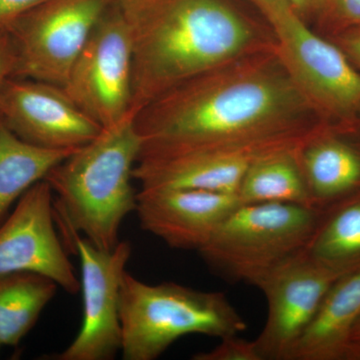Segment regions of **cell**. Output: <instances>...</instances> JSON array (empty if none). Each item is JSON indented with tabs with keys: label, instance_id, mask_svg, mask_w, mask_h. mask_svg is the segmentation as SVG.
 Wrapping results in <instances>:
<instances>
[{
	"label": "cell",
	"instance_id": "277c9868",
	"mask_svg": "<svg viewBox=\"0 0 360 360\" xmlns=\"http://www.w3.org/2000/svg\"><path fill=\"white\" fill-rule=\"evenodd\" d=\"M124 360H155L182 336L238 335L246 322L222 292L149 284L125 272L120 305Z\"/></svg>",
	"mask_w": 360,
	"mask_h": 360
},
{
	"label": "cell",
	"instance_id": "8992f818",
	"mask_svg": "<svg viewBox=\"0 0 360 360\" xmlns=\"http://www.w3.org/2000/svg\"><path fill=\"white\" fill-rule=\"evenodd\" d=\"M269 25L284 68L315 115L328 124L354 117L360 108V73L342 49L312 32L293 11Z\"/></svg>",
	"mask_w": 360,
	"mask_h": 360
},
{
	"label": "cell",
	"instance_id": "484cf974",
	"mask_svg": "<svg viewBox=\"0 0 360 360\" xmlns=\"http://www.w3.org/2000/svg\"><path fill=\"white\" fill-rule=\"evenodd\" d=\"M293 11L307 23L309 18L321 14L324 0H290Z\"/></svg>",
	"mask_w": 360,
	"mask_h": 360
},
{
	"label": "cell",
	"instance_id": "30bf717a",
	"mask_svg": "<svg viewBox=\"0 0 360 360\" xmlns=\"http://www.w3.org/2000/svg\"><path fill=\"white\" fill-rule=\"evenodd\" d=\"M340 278L303 250L262 279L257 288L266 297L269 314L255 340L262 360H290L324 297Z\"/></svg>",
	"mask_w": 360,
	"mask_h": 360
},
{
	"label": "cell",
	"instance_id": "7402d4cb",
	"mask_svg": "<svg viewBox=\"0 0 360 360\" xmlns=\"http://www.w3.org/2000/svg\"><path fill=\"white\" fill-rule=\"evenodd\" d=\"M49 0H0V30Z\"/></svg>",
	"mask_w": 360,
	"mask_h": 360
},
{
	"label": "cell",
	"instance_id": "5b68a950",
	"mask_svg": "<svg viewBox=\"0 0 360 360\" xmlns=\"http://www.w3.org/2000/svg\"><path fill=\"white\" fill-rule=\"evenodd\" d=\"M321 217L314 208L292 203H240L198 252L220 276L257 288L307 248Z\"/></svg>",
	"mask_w": 360,
	"mask_h": 360
},
{
	"label": "cell",
	"instance_id": "6da1fadb",
	"mask_svg": "<svg viewBox=\"0 0 360 360\" xmlns=\"http://www.w3.org/2000/svg\"><path fill=\"white\" fill-rule=\"evenodd\" d=\"M141 153L198 148L298 149L330 125L293 84L276 44L168 90L135 116Z\"/></svg>",
	"mask_w": 360,
	"mask_h": 360
},
{
	"label": "cell",
	"instance_id": "ba28073f",
	"mask_svg": "<svg viewBox=\"0 0 360 360\" xmlns=\"http://www.w3.org/2000/svg\"><path fill=\"white\" fill-rule=\"evenodd\" d=\"M132 80L131 37L115 0L92 30L63 89L103 129L136 112Z\"/></svg>",
	"mask_w": 360,
	"mask_h": 360
},
{
	"label": "cell",
	"instance_id": "cb8c5ba5",
	"mask_svg": "<svg viewBox=\"0 0 360 360\" xmlns=\"http://www.w3.org/2000/svg\"><path fill=\"white\" fill-rule=\"evenodd\" d=\"M338 41L349 60L360 68V26L343 30L338 35Z\"/></svg>",
	"mask_w": 360,
	"mask_h": 360
},
{
	"label": "cell",
	"instance_id": "9c48e42d",
	"mask_svg": "<svg viewBox=\"0 0 360 360\" xmlns=\"http://www.w3.org/2000/svg\"><path fill=\"white\" fill-rule=\"evenodd\" d=\"M82 266L80 290L84 300L82 328L56 360H111L122 350L120 291L131 245L120 241L111 250H101L82 234L65 232Z\"/></svg>",
	"mask_w": 360,
	"mask_h": 360
},
{
	"label": "cell",
	"instance_id": "8fae6325",
	"mask_svg": "<svg viewBox=\"0 0 360 360\" xmlns=\"http://www.w3.org/2000/svg\"><path fill=\"white\" fill-rule=\"evenodd\" d=\"M53 193L45 180L30 187L0 225V277L33 272L70 295L80 281L56 231Z\"/></svg>",
	"mask_w": 360,
	"mask_h": 360
},
{
	"label": "cell",
	"instance_id": "5bb4252c",
	"mask_svg": "<svg viewBox=\"0 0 360 360\" xmlns=\"http://www.w3.org/2000/svg\"><path fill=\"white\" fill-rule=\"evenodd\" d=\"M298 160L317 212L326 214L360 196V150L333 130L307 142Z\"/></svg>",
	"mask_w": 360,
	"mask_h": 360
},
{
	"label": "cell",
	"instance_id": "7c38bea8",
	"mask_svg": "<svg viewBox=\"0 0 360 360\" xmlns=\"http://www.w3.org/2000/svg\"><path fill=\"white\" fill-rule=\"evenodd\" d=\"M0 120L23 141L46 149H78L103 127L63 87L11 77L0 90Z\"/></svg>",
	"mask_w": 360,
	"mask_h": 360
},
{
	"label": "cell",
	"instance_id": "83f0119b",
	"mask_svg": "<svg viewBox=\"0 0 360 360\" xmlns=\"http://www.w3.org/2000/svg\"><path fill=\"white\" fill-rule=\"evenodd\" d=\"M352 342L360 343V316L352 328Z\"/></svg>",
	"mask_w": 360,
	"mask_h": 360
},
{
	"label": "cell",
	"instance_id": "44dd1931",
	"mask_svg": "<svg viewBox=\"0 0 360 360\" xmlns=\"http://www.w3.org/2000/svg\"><path fill=\"white\" fill-rule=\"evenodd\" d=\"M322 13L340 23L343 30L360 26V0H324Z\"/></svg>",
	"mask_w": 360,
	"mask_h": 360
},
{
	"label": "cell",
	"instance_id": "f1b7e54d",
	"mask_svg": "<svg viewBox=\"0 0 360 360\" xmlns=\"http://www.w3.org/2000/svg\"><path fill=\"white\" fill-rule=\"evenodd\" d=\"M0 347H1V345H0Z\"/></svg>",
	"mask_w": 360,
	"mask_h": 360
},
{
	"label": "cell",
	"instance_id": "603a6c76",
	"mask_svg": "<svg viewBox=\"0 0 360 360\" xmlns=\"http://www.w3.org/2000/svg\"><path fill=\"white\" fill-rule=\"evenodd\" d=\"M15 51L13 40L6 30H0V90L8 78L13 77Z\"/></svg>",
	"mask_w": 360,
	"mask_h": 360
},
{
	"label": "cell",
	"instance_id": "4fadbf2b",
	"mask_svg": "<svg viewBox=\"0 0 360 360\" xmlns=\"http://www.w3.org/2000/svg\"><path fill=\"white\" fill-rule=\"evenodd\" d=\"M239 205L236 194L191 188H141L135 212L141 229L170 248L198 251Z\"/></svg>",
	"mask_w": 360,
	"mask_h": 360
},
{
	"label": "cell",
	"instance_id": "e0dca14e",
	"mask_svg": "<svg viewBox=\"0 0 360 360\" xmlns=\"http://www.w3.org/2000/svg\"><path fill=\"white\" fill-rule=\"evenodd\" d=\"M49 277L18 272L0 277V345L16 347L56 295Z\"/></svg>",
	"mask_w": 360,
	"mask_h": 360
},
{
	"label": "cell",
	"instance_id": "7a4b0ae2",
	"mask_svg": "<svg viewBox=\"0 0 360 360\" xmlns=\"http://www.w3.org/2000/svg\"><path fill=\"white\" fill-rule=\"evenodd\" d=\"M134 53V110L177 85L276 44L226 0H116Z\"/></svg>",
	"mask_w": 360,
	"mask_h": 360
},
{
	"label": "cell",
	"instance_id": "9a60e30c",
	"mask_svg": "<svg viewBox=\"0 0 360 360\" xmlns=\"http://www.w3.org/2000/svg\"><path fill=\"white\" fill-rule=\"evenodd\" d=\"M360 316V270L340 277L324 297L290 360L345 359Z\"/></svg>",
	"mask_w": 360,
	"mask_h": 360
},
{
	"label": "cell",
	"instance_id": "4316f807",
	"mask_svg": "<svg viewBox=\"0 0 360 360\" xmlns=\"http://www.w3.org/2000/svg\"><path fill=\"white\" fill-rule=\"evenodd\" d=\"M345 359H360V343L352 342L350 345Z\"/></svg>",
	"mask_w": 360,
	"mask_h": 360
},
{
	"label": "cell",
	"instance_id": "ffe728a7",
	"mask_svg": "<svg viewBox=\"0 0 360 360\" xmlns=\"http://www.w3.org/2000/svg\"><path fill=\"white\" fill-rule=\"evenodd\" d=\"M193 360H262L258 354L255 340L250 341L229 335L221 338V342L210 352H198Z\"/></svg>",
	"mask_w": 360,
	"mask_h": 360
},
{
	"label": "cell",
	"instance_id": "d4e9b609",
	"mask_svg": "<svg viewBox=\"0 0 360 360\" xmlns=\"http://www.w3.org/2000/svg\"><path fill=\"white\" fill-rule=\"evenodd\" d=\"M259 9L267 22L288 11H293L290 0H250Z\"/></svg>",
	"mask_w": 360,
	"mask_h": 360
},
{
	"label": "cell",
	"instance_id": "ac0fdd59",
	"mask_svg": "<svg viewBox=\"0 0 360 360\" xmlns=\"http://www.w3.org/2000/svg\"><path fill=\"white\" fill-rule=\"evenodd\" d=\"M300 150L278 151L255 160L238 189L241 205L281 202L314 208L298 160Z\"/></svg>",
	"mask_w": 360,
	"mask_h": 360
},
{
	"label": "cell",
	"instance_id": "3957f363",
	"mask_svg": "<svg viewBox=\"0 0 360 360\" xmlns=\"http://www.w3.org/2000/svg\"><path fill=\"white\" fill-rule=\"evenodd\" d=\"M136 113L101 130L44 179L58 198L54 214L59 227L82 234L101 250L116 248L123 220L136 210L131 179L142 146Z\"/></svg>",
	"mask_w": 360,
	"mask_h": 360
},
{
	"label": "cell",
	"instance_id": "d6986e66",
	"mask_svg": "<svg viewBox=\"0 0 360 360\" xmlns=\"http://www.w3.org/2000/svg\"><path fill=\"white\" fill-rule=\"evenodd\" d=\"M305 253L340 277L360 270V196L322 214Z\"/></svg>",
	"mask_w": 360,
	"mask_h": 360
},
{
	"label": "cell",
	"instance_id": "52a82bcc",
	"mask_svg": "<svg viewBox=\"0 0 360 360\" xmlns=\"http://www.w3.org/2000/svg\"><path fill=\"white\" fill-rule=\"evenodd\" d=\"M115 0H49L6 28L15 51L14 78L65 87L101 16Z\"/></svg>",
	"mask_w": 360,
	"mask_h": 360
},
{
	"label": "cell",
	"instance_id": "2e32d148",
	"mask_svg": "<svg viewBox=\"0 0 360 360\" xmlns=\"http://www.w3.org/2000/svg\"><path fill=\"white\" fill-rule=\"evenodd\" d=\"M77 149H46L23 141L0 120V225L35 184Z\"/></svg>",
	"mask_w": 360,
	"mask_h": 360
}]
</instances>
